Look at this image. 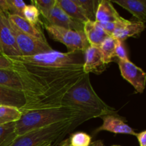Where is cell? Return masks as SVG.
Here are the masks:
<instances>
[{"label":"cell","instance_id":"cell-12","mask_svg":"<svg viewBox=\"0 0 146 146\" xmlns=\"http://www.w3.org/2000/svg\"><path fill=\"white\" fill-rule=\"evenodd\" d=\"M46 23L56 27H62L74 31H84V24L78 22L69 17L57 2L53 7L49 17L46 19Z\"/></svg>","mask_w":146,"mask_h":146},{"label":"cell","instance_id":"cell-10","mask_svg":"<svg viewBox=\"0 0 146 146\" xmlns=\"http://www.w3.org/2000/svg\"><path fill=\"white\" fill-rule=\"evenodd\" d=\"M145 29L143 23L125 19L122 17L115 21V27L112 36L115 39L124 41L129 37L135 36L141 34Z\"/></svg>","mask_w":146,"mask_h":146},{"label":"cell","instance_id":"cell-2","mask_svg":"<svg viewBox=\"0 0 146 146\" xmlns=\"http://www.w3.org/2000/svg\"><path fill=\"white\" fill-rule=\"evenodd\" d=\"M61 106L78 110L90 119L115 113V110L106 104L94 91L89 74H85L84 78L66 93L61 101Z\"/></svg>","mask_w":146,"mask_h":146},{"label":"cell","instance_id":"cell-35","mask_svg":"<svg viewBox=\"0 0 146 146\" xmlns=\"http://www.w3.org/2000/svg\"><path fill=\"white\" fill-rule=\"evenodd\" d=\"M59 146H71V144H70L69 141H68V139H66L64 141H62L60 143Z\"/></svg>","mask_w":146,"mask_h":146},{"label":"cell","instance_id":"cell-15","mask_svg":"<svg viewBox=\"0 0 146 146\" xmlns=\"http://www.w3.org/2000/svg\"><path fill=\"white\" fill-rule=\"evenodd\" d=\"M27 104L25 96L22 91H14L0 86V104L10 106L22 109Z\"/></svg>","mask_w":146,"mask_h":146},{"label":"cell","instance_id":"cell-30","mask_svg":"<svg viewBox=\"0 0 146 146\" xmlns=\"http://www.w3.org/2000/svg\"><path fill=\"white\" fill-rule=\"evenodd\" d=\"M97 24L101 27L103 30L110 36H112L115 27V21H104V22H97Z\"/></svg>","mask_w":146,"mask_h":146},{"label":"cell","instance_id":"cell-7","mask_svg":"<svg viewBox=\"0 0 146 146\" xmlns=\"http://www.w3.org/2000/svg\"><path fill=\"white\" fill-rule=\"evenodd\" d=\"M9 24L21 56H30L53 51V48L48 43H44L31 36L24 34L10 21Z\"/></svg>","mask_w":146,"mask_h":146},{"label":"cell","instance_id":"cell-28","mask_svg":"<svg viewBox=\"0 0 146 146\" xmlns=\"http://www.w3.org/2000/svg\"><path fill=\"white\" fill-rule=\"evenodd\" d=\"M9 7L10 14H17L23 17V12L27 4L23 1L19 0H7Z\"/></svg>","mask_w":146,"mask_h":146},{"label":"cell","instance_id":"cell-4","mask_svg":"<svg viewBox=\"0 0 146 146\" xmlns=\"http://www.w3.org/2000/svg\"><path fill=\"white\" fill-rule=\"evenodd\" d=\"M81 116L86 115L78 110L64 106L28 111L24 113L15 123L16 135L19 136L38 128Z\"/></svg>","mask_w":146,"mask_h":146},{"label":"cell","instance_id":"cell-34","mask_svg":"<svg viewBox=\"0 0 146 146\" xmlns=\"http://www.w3.org/2000/svg\"><path fill=\"white\" fill-rule=\"evenodd\" d=\"M90 146H105L102 141H96L95 142L91 143Z\"/></svg>","mask_w":146,"mask_h":146},{"label":"cell","instance_id":"cell-18","mask_svg":"<svg viewBox=\"0 0 146 146\" xmlns=\"http://www.w3.org/2000/svg\"><path fill=\"white\" fill-rule=\"evenodd\" d=\"M111 1L101 0L98 3L96 14V22H104V21H115L121 18Z\"/></svg>","mask_w":146,"mask_h":146},{"label":"cell","instance_id":"cell-14","mask_svg":"<svg viewBox=\"0 0 146 146\" xmlns=\"http://www.w3.org/2000/svg\"><path fill=\"white\" fill-rule=\"evenodd\" d=\"M8 19L14 27L24 34L31 36L44 43H48L44 33L38 25L31 24L23 17L17 14H9L8 16Z\"/></svg>","mask_w":146,"mask_h":146},{"label":"cell","instance_id":"cell-17","mask_svg":"<svg viewBox=\"0 0 146 146\" xmlns=\"http://www.w3.org/2000/svg\"><path fill=\"white\" fill-rule=\"evenodd\" d=\"M84 32L90 46L99 47L108 36L96 21H88L84 24Z\"/></svg>","mask_w":146,"mask_h":146},{"label":"cell","instance_id":"cell-1","mask_svg":"<svg viewBox=\"0 0 146 146\" xmlns=\"http://www.w3.org/2000/svg\"><path fill=\"white\" fill-rule=\"evenodd\" d=\"M9 59L13 64V71L21 81L27 100L25 106L21 109L23 113L62 107L64 96L85 76L83 68H41Z\"/></svg>","mask_w":146,"mask_h":146},{"label":"cell","instance_id":"cell-21","mask_svg":"<svg viewBox=\"0 0 146 146\" xmlns=\"http://www.w3.org/2000/svg\"><path fill=\"white\" fill-rule=\"evenodd\" d=\"M22 114L21 109L17 107L0 105V122L2 123L17 122L21 118Z\"/></svg>","mask_w":146,"mask_h":146},{"label":"cell","instance_id":"cell-26","mask_svg":"<svg viewBox=\"0 0 146 146\" xmlns=\"http://www.w3.org/2000/svg\"><path fill=\"white\" fill-rule=\"evenodd\" d=\"M68 141L71 146H90L91 137L84 132H76L71 134Z\"/></svg>","mask_w":146,"mask_h":146},{"label":"cell","instance_id":"cell-13","mask_svg":"<svg viewBox=\"0 0 146 146\" xmlns=\"http://www.w3.org/2000/svg\"><path fill=\"white\" fill-rule=\"evenodd\" d=\"M103 124L97 128L95 133L108 131L115 134H128L136 136V133L125 123L121 118L115 115H108L102 117Z\"/></svg>","mask_w":146,"mask_h":146},{"label":"cell","instance_id":"cell-37","mask_svg":"<svg viewBox=\"0 0 146 146\" xmlns=\"http://www.w3.org/2000/svg\"><path fill=\"white\" fill-rule=\"evenodd\" d=\"M1 124H4V123H1V122H0V125H1Z\"/></svg>","mask_w":146,"mask_h":146},{"label":"cell","instance_id":"cell-39","mask_svg":"<svg viewBox=\"0 0 146 146\" xmlns=\"http://www.w3.org/2000/svg\"><path fill=\"white\" fill-rule=\"evenodd\" d=\"M0 105H1V104H0Z\"/></svg>","mask_w":146,"mask_h":146},{"label":"cell","instance_id":"cell-19","mask_svg":"<svg viewBox=\"0 0 146 146\" xmlns=\"http://www.w3.org/2000/svg\"><path fill=\"white\" fill-rule=\"evenodd\" d=\"M56 2L58 5L75 21L83 24L89 21L82 9L75 3L74 0H56Z\"/></svg>","mask_w":146,"mask_h":146},{"label":"cell","instance_id":"cell-23","mask_svg":"<svg viewBox=\"0 0 146 146\" xmlns=\"http://www.w3.org/2000/svg\"><path fill=\"white\" fill-rule=\"evenodd\" d=\"M15 123H9L0 125V146H9L17 138Z\"/></svg>","mask_w":146,"mask_h":146},{"label":"cell","instance_id":"cell-33","mask_svg":"<svg viewBox=\"0 0 146 146\" xmlns=\"http://www.w3.org/2000/svg\"><path fill=\"white\" fill-rule=\"evenodd\" d=\"M136 137L140 143V146H146V131L137 133Z\"/></svg>","mask_w":146,"mask_h":146},{"label":"cell","instance_id":"cell-25","mask_svg":"<svg viewBox=\"0 0 146 146\" xmlns=\"http://www.w3.org/2000/svg\"><path fill=\"white\" fill-rule=\"evenodd\" d=\"M31 3L38 9L40 14L46 20L56 3V0H31Z\"/></svg>","mask_w":146,"mask_h":146},{"label":"cell","instance_id":"cell-32","mask_svg":"<svg viewBox=\"0 0 146 146\" xmlns=\"http://www.w3.org/2000/svg\"><path fill=\"white\" fill-rule=\"evenodd\" d=\"M9 14V7L7 0H0V15L8 17Z\"/></svg>","mask_w":146,"mask_h":146},{"label":"cell","instance_id":"cell-22","mask_svg":"<svg viewBox=\"0 0 146 146\" xmlns=\"http://www.w3.org/2000/svg\"><path fill=\"white\" fill-rule=\"evenodd\" d=\"M117 41L118 40L115 39L114 37L108 36L98 47L101 51L106 65L110 64L112 61L113 58L115 57V51Z\"/></svg>","mask_w":146,"mask_h":146},{"label":"cell","instance_id":"cell-16","mask_svg":"<svg viewBox=\"0 0 146 146\" xmlns=\"http://www.w3.org/2000/svg\"><path fill=\"white\" fill-rule=\"evenodd\" d=\"M111 2L129 11L138 21L146 23V0H113Z\"/></svg>","mask_w":146,"mask_h":146},{"label":"cell","instance_id":"cell-5","mask_svg":"<svg viewBox=\"0 0 146 146\" xmlns=\"http://www.w3.org/2000/svg\"><path fill=\"white\" fill-rule=\"evenodd\" d=\"M24 65L47 68H79L84 64V51H68L66 53L54 51L30 56L8 57Z\"/></svg>","mask_w":146,"mask_h":146},{"label":"cell","instance_id":"cell-27","mask_svg":"<svg viewBox=\"0 0 146 146\" xmlns=\"http://www.w3.org/2000/svg\"><path fill=\"white\" fill-rule=\"evenodd\" d=\"M39 11L38 9L33 4L26 6L23 12V17L31 24L37 25L39 21Z\"/></svg>","mask_w":146,"mask_h":146},{"label":"cell","instance_id":"cell-38","mask_svg":"<svg viewBox=\"0 0 146 146\" xmlns=\"http://www.w3.org/2000/svg\"><path fill=\"white\" fill-rule=\"evenodd\" d=\"M112 146H121V145H112Z\"/></svg>","mask_w":146,"mask_h":146},{"label":"cell","instance_id":"cell-24","mask_svg":"<svg viewBox=\"0 0 146 146\" xmlns=\"http://www.w3.org/2000/svg\"><path fill=\"white\" fill-rule=\"evenodd\" d=\"M85 13L89 21H96V14L99 1L96 0H74Z\"/></svg>","mask_w":146,"mask_h":146},{"label":"cell","instance_id":"cell-8","mask_svg":"<svg viewBox=\"0 0 146 146\" xmlns=\"http://www.w3.org/2000/svg\"><path fill=\"white\" fill-rule=\"evenodd\" d=\"M121 76L129 82L138 93H143L146 86V73L130 60L118 61Z\"/></svg>","mask_w":146,"mask_h":146},{"label":"cell","instance_id":"cell-3","mask_svg":"<svg viewBox=\"0 0 146 146\" xmlns=\"http://www.w3.org/2000/svg\"><path fill=\"white\" fill-rule=\"evenodd\" d=\"M87 120L86 116L77 117L30 131L17 136L9 146H54Z\"/></svg>","mask_w":146,"mask_h":146},{"label":"cell","instance_id":"cell-20","mask_svg":"<svg viewBox=\"0 0 146 146\" xmlns=\"http://www.w3.org/2000/svg\"><path fill=\"white\" fill-rule=\"evenodd\" d=\"M0 86L14 90L22 91L23 86L18 75L13 70L0 68Z\"/></svg>","mask_w":146,"mask_h":146},{"label":"cell","instance_id":"cell-6","mask_svg":"<svg viewBox=\"0 0 146 146\" xmlns=\"http://www.w3.org/2000/svg\"><path fill=\"white\" fill-rule=\"evenodd\" d=\"M44 27L53 40L64 44L68 51H81L85 52L90 46L84 31L67 29L47 23L44 24Z\"/></svg>","mask_w":146,"mask_h":146},{"label":"cell","instance_id":"cell-31","mask_svg":"<svg viewBox=\"0 0 146 146\" xmlns=\"http://www.w3.org/2000/svg\"><path fill=\"white\" fill-rule=\"evenodd\" d=\"M0 68L13 70V64L11 61L7 56L1 54H0Z\"/></svg>","mask_w":146,"mask_h":146},{"label":"cell","instance_id":"cell-11","mask_svg":"<svg viewBox=\"0 0 146 146\" xmlns=\"http://www.w3.org/2000/svg\"><path fill=\"white\" fill-rule=\"evenodd\" d=\"M103 55L98 47L90 46L84 52V64L83 71L85 74L95 73L100 74L106 68Z\"/></svg>","mask_w":146,"mask_h":146},{"label":"cell","instance_id":"cell-36","mask_svg":"<svg viewBox=\"0 0 146 146\" xmlns=\"http://www.w3.org/2000/svg\"><path fill=\"white\" fill-rule=\"evenodd\" d=\"M0 54L1 55H3V50H2V47H1V43H0Z\"/></svg>","mask_w":146,"mask_h":146},{"label":"cell","instance_id":"cell-29","mask_svg":"<svg viewBox=\"0 0 146 146\" xmlns=\"http://www.w3.org/2000/svg\"><path fill=\"white\" fill-rule=\"evenodd\" d=\"M115 56L117 57L118 60H121V61L129 60L128 59V54H127V51L125 49V45L123 44V41H118V40L117 41L115 51Z\"/></svg>","mask_w":146,"mask_h":146},{"label":"cell","instance_id":"cell-9","mask_svg":"<svg viewBox=\"0 0 146 146\" xmlns=\"http://www.w3.org/2000/svg\"><path fill=\"white\" fill-rule=\"evenodd\" d=\"M0 43L3 50V56L15 57L21 56L15 37L11 29L8 17L0 15Z\"/></svg>","mask_w":146,"mask_h":146}]
</instances>
